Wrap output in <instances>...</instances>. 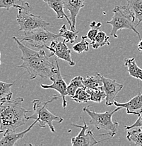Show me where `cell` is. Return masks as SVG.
Here are the masks:
<instances>
[{
    "instance_id": "cell-1",
    "label": "cell",
    "mask_w": 142,
    "mask_h": 146,
    "mask_svg": "<svg viewBox=\"0 0 142 146\" xmlns=\"http://www.w3.org/2000/svg\"><path fill=\"white\" fill-rule=\"evenodd\" d=\"M13 39L21 53L23 63L17 66L18 68H24L29 74L30 80H35L36 77L50 78L57 68L53 62L49 60L43 50L35 51L24 45L18 37L13 36Z\"/></svg>"
},
{
    "instance_id": "cell-2",
    "label": "cell",
    "mask_w": 142,
    "mask_h": 146,
    "mask_svg": "<svg viewBox=\"0 0 142 146\" xmlns=\"http://www.w3.org/2000/svg\"><path fill=\"white\" fill-rule=\"evenodd\" d=\"M24 100V98L19 97L0 103V133L15 131L29 120L27 113L30 111L22 106Z\"/></svg>"
},
{
    "instance_id": "cell-3",
    "label": "cell",
    "mask_w": 142,
    "mask_h": 146,
    "mask_svg": "<svg viewBox=\"0 0 142 146\" xmlns=\"http://www.w3.org/2000/svg\"><path fill=\"white\" fill-rule=\"evenodd\" d=\"M113 16L112 19L109 21H107V23L112 26L110 35L114 38L117 39V32L123 29L132 30L138 36L139 39H141L139 33L136 29L137 24H135L136 19L134 14L131 11L129 6H116L112 10Z\"/></svg>"
},
{
    "instance_id": "cell-4",
    "label": "cell",
    "mask_w": 142,
    "mask_h": 146,
    "mask_svg": "<svg viewBox=\"0 0 142 146\" xmlns=\"http://www.w3.org/2000/svg\"><path fill=\"white\" fill-rule=\"evenodd\" d=\"M60 98L57 95H54V96L50 100L46 102H42L38 99H34L33 101V114L30 116H28V119L38 120V125L40 128L46 127V125H48L50 131L53 133L55 132V129L52 124L53 121H57L58 123H62L64 121V119L61 117L57 116L52 113L47 108V105L52 103L55 100H58Z\"/></svg>"
},
{
    "instance_id": "cell-5",
    "label": "cell",
    "mask_w": 142,
    "mask_h": 146,
    "mask_svg": "<svg viewBox=\"0 0 142 146\" xmlns=\"http://www.w3.org/2000/svg\"><path fill=\"white\" fill-rule=\"evenodd\" d=\"M90 106H87L83 108V111L90 117V124L94 125L98 130H105L107 131L108 135L110 136V138H112L115 136L116 132L119 127V123L117 121H112V116L116 112L120 110V107H117V108L114 110L106 111L105 112L99 113L94 111L91 110L89 109Z\"/></svg>"
},
{
    "instance_id": "cell-6",
    "label": "cell",
    "mask_w": 142,
    "mask_h": 146,
    "mask_svg": "<svg viewBox=\"0 0 142 146\" xmlns=\"http://www.w3.org/2000/svg\"><path fill=\"white\" fill-rule=\"evenodd\" d=\"M17 14L18 24L19 25V31H24V33L42 27H46L50 25L49 23L42 19L38 15L33 14L30 12V9H19Z\"/></svg>"
},
{
    "instance_id": "cell-7",
    "label": "cell",
    "mask_w": 142,
    "mask_h": 146,
    "mask_svg": "<svg viewBox=\"0 0 142 146\" xmlns=\"http://www.w3.org/2000/svg\"><path fill=\"white\" fill-rule=\"evenodd\" d=\"M25 36L22 38L21 42H27L32 46L41 49V48L48 46L49 43L52 41L61 37L59 34H55L45 29V27L38 28L30 31L29 33H24Z\"/></svg>"
},
{
    "instance_id": "cell-8",
    "label": "cell",
    "mask_w": 142,
    "mask_h": 146,
    "mask_svg": "<svg viewBox=\"0 0 142 146\" xmlns=\"http://www.w3.org/2000/svg\"><path fill=\"white\" fill-rule=\"evenodd\" d=\"M55 62L57 68L55 70L54 73L52 74L51 77L49 78L53 82L52 84H42L40 86L42 89H54V90L57 91L60 94L61 98H62V107H63L64 109H65L67 106L66 96H68V94H67V86L68 85L67 84V83L64 80L62 74H61L60 68H59L57 58H55Z\"/></svg>"
},
{
    "instance_id": "cell-9",
    "label": "cell",
    "mask_w": 142,
    "mask_h": 146,
    "mask_svg": "<svg viewBox=\"0 0 142 146\" xmlns=\"http://www.w3.org/2000/svg\"><path fill=\"white\" fill-rule=\"evenodd\" d=\"M83 125H77V124H72L71 125L81 129V131L76 136L73 137L71 138V145L72 146H92L96 145L102 141L108 140V138L104 140H100L98 141L95 138L94 132L92 130L88 129V125L85 123L84 119L83 118Z\"/></svg>"
},
{
    "instance_id": "cell-10",
    "label": "cell",
    "mask_w": 142,
    "mask_h": 146,
    "mask_svg": "<svg viewBox=\"0 0 142 146\" xmlns=\"http://www.w3.org/2000/svg\"><path fill=\"white\" fill-rule=\"evenodd\" d=\"M66 39L63 41H58L57 39L52 41L50 45L47 46L46 48L50 51L48 57L55 56L57 58L62 59L69 63L71 66H74L76 63L72 60L71 56V51L67 46Z\"/></svg>"
},
{
    "instance_id": "cell-11",
    "label": "cell",
    "mask_w": 142,
    "mask_h": 146,
    "mask_svg": "<svg viewBox=\"0 0 142 146\" xmlns=\"http://www.w3.org/2000/svg\"><path fill=\"white\" fill-rule=\"evenodd\" d=\"M100 76L103 82V89L106 94L105 104L107 106H112V105H114V102L115 101V98L117 97V94L123 88V84L117 82L115 80L105 77L100 74Z\"/></svg>"
},
{
    "instance_id": "cell-12",
    "label": "cell",
    "mask_w": 142,
    "mask_h": 146,
    "mask_svg": "<svg viewBox=\"0 0 142 146\" xmlns=\"http://www.w3.org/2000/svg\"><path fill=\"white\" fill-rule=\"evenodd\" d=\"M38 124V120H35L34 122L28 129L21 132H15V131H7L4 132L2 138L0 139V146H13L16 145V142L22 139L25 135L30 131L33 126Z\"/></svg>"
},
{
    "instance_id": "cell-13",
    "label": "cell",
    "mask_w": 142,
    "mask_h": 146,
    "mask_svg": "<svg viewBox=\"0 0 142 146\" xmlns=\"http://www.w3.org/2000/svg\"><path fill=\"white\" fill-rule=\"evenodd\" d=\"M114 105L116 107L126 109L127 114H133L139 116L142 113V94L139 93L136 96L126 103H118L114 101Z\"/></svg>"
},
{
    "instance_id": "cell-14",
    "label": "cell",
    "mask_w": 142,
    "mask_h": 146,
    "mask_svg": "<svg viewBox=\"0 0 142 146\" xmlns=\"http://www.w3.org/2000/svg\"><path fill=\"white\" fill-rule=\"evenodd\" d=\"M85 0H62L64 7L70 13L69 18L72 23L71 30H76V18L81 9L85 7Z\"/></svg>"
},
{
    "instance_id": "cell-15",
    "label": "cell",
    "mask_w": 142,
    "mask_h": 146,
    "mask_svg": "<svg viewBox=\"0 0 142 146\" xmlns=\"http://www.w3.org/2000/svg\"><path fill=\"white\" fill-rule=\"evenodd\" d=\"M44 2H45L48 5L50 9H52L57 14V18L58 19H63L65 18L67 19V22H69L70 28L72 26V23L70 20V18L67 16V15L64 11V4L62 0H43Z\"/></svg>"
},
{
    "instance_id": "cell-16",
    "label": "cell",
    "mask_w": 142,
    "mask_h": 146,
    "mask_svg": "<svg viewBox=\"0 0 142 146\" xmlns=\"http://www.w3.org/2000/svg\"><path fill=\"white\" fill-rule=\"evenodd\" d=\"M83 84L85 89H103V82L98 72H96L95 75L84 77L83 79Z\"/></svg>"
},
{
    "instance_id": "cell-17",
    "label": "cell",
    "mask_w": 142,
    "mask_h": 146,
    "mask_svg": "<svg viewBox=\"0 0 142 146\" xmlns=\"http://www.w3.org/2000/svg\"><path fill=\"white\" fill-rule=\"evenodd\" d=\"M11 7L32 10L30 4L24 0H0V9H5L9 11Z\"/></svg>"
},
{
    "instance_id": "cell-18",
    "label": "cell",
    "mask_w": 142,
    "mask_h": 146,
    "mask_svg": "<svg viewBox=\"0 0 142 146\" xmlns=\"http://www.w3.org/2000/svg\"><path fill=\"white\" fill-rule=\"evenodd\" d=\"M125 65L127 68L128 72L131 77L142 81V68L137 65L134 58L125 59Z\"/></svg>"
},
{
    "instance_id": "cell-19",
    "label": "cell",
    "mask_w": 142,
    "mask_h": 146,
    "mask_svg": "<svg viewBox=\"0 0 142 146\" xmlns=\"http://www.w3.org/2000/svg\"><path fill=\"white\" fill-rule=\"evenodd\" d=\"M127 5L130 8L136 20H138V26L142 23V0H127Z\"/></svg>"
},
{
    "instance_id": "cell-20",
    "label": "cell",
    "mask_w": 142,
    "mask_h": 146,
    "mask_svg": "<svg viewBox=\"0 0 142 146\" xmlns=\"http://www.w3.org/2000/svg\"><path fill=\"white\" fill-rule=\"evenodd\" d=\"M126 138L135 145L142 146V127L133 128L127 130Z\"/></svg>"
},
{
    "instance_id": "cell-21",
    "label": "cell",
    "mask_w": 142,
    "mask_h": 146,
    "mask_svg": "<svg viewBox=\"0 0 142 146\" xmlns=\"http://www.w3.org/2000/svg\"><path fill=\"white\" fill-rule=\"evenodd\" d=\"M13 84L14 83H7L0 81V103L11 100L13 93L11 91V88Z\"/></svg>"
},
{
    "instance_id": "cell-22",
    "label": "cell",
    "mask_w": 142,
    "mask_h": 146,
    "mask_svg": "<svg viewBox=\"0 0 142 146\" xmlns=\"http://www.w3.org/2000/svg\"><path fill=\"white\" fill-rule=\"evenodd\" d=\"M109 39L110 37L107 35L105 32L99 31L97 36L95 37V39L91 42V45L94 49H97V48L104 46L105 45L109 46L110 44Z\"/></svg>"
},
{
    "instance_id": "cell-23",
    "label": "cell",
    "mask_w": 142,
    "mask_h": 146,
    "mask_svg": "<svg viewBox=\"0 0 142 146\" xmlns=\"http://www.w3.org/2000/svg\"><path fill=\"white\" fill-rule=\"evenodd\" d=\"M83 77H82L81 76H76L71 80L69 84L67 86V94L71 98L75 94L78 89L84 87L83 84Z\"/></svg>"
},
{
    "instance_id": "cell-24",
    "label": "cell",
    "mask_w": 142,
    "mask_h": 146,
    "mask_svg": "<svg viewBox=\"0 0 142 146\" xmlns=\"http://www.w3.org/2000/svg\"><path fill=\"white\" fill-rule=\"evenodd\" d=\"M59 34L60 35L61 37H63L64 39H66L67 42L73 44L77 39L79 31L68 30L66 25H63L59 30Z\"/></svg>"
},
{
    "instance_id": "cell-25",
    "label": "cell",
    "mask_w": 142,
    "mask_h": 146,
    "mask_svg": "<svg viewBox=\"0 0 142 146\" xmlns=\"http://www.w3.org/2000/svg\"><path fill=\"white\" fill-rule=\"evenodd\" d=\"M71 98L78 103H84L91 100V95L88 94L85 87H81L77 89Z\"/></svg>"
},
{
    "instance_id": "cell-26",
    "label": "cell",
    "mask_w": 142,
    "mask_h": 146,
    "mask_svg": "<svg viewBox=\"0 0 142 146\" xmlns=\"http://www.w3.org/2000/svg\"><path fill=\"white\" fill-rule=\"evenodd\" d=\"M88 94L91 95V100L95 103H100L106 98V94L103 89H86Z\"/></svg>"
},
{
    "instance_id": "cell-27",
    "label": "cell",
    "mask_w": 142,
    "mask_h": 146,
    "mask_svg": "<svg viewBox=\"0 0 142 146\" xmlns=\"http://www.w3.org/2000/svg\"><path fill=\"white\" fill-rule=\"evenodd\" d=\"M87 36H82L81 41L79 43L75 44L72 46V49L78 54H81V53L87 52L89 50L90 44L86 41Z\"/></svg>"
},
{
    "instance_id": "cell-28",
    "label": "cell",
    "mask_w": 142,
    "mask_h": 146,
    "mask_svg": "<svg viewBox=\"0 0 142 146\" xmlns=\"http://www.w3.org/2000/svg\"><path fill=\"white\" fill-rule=\"evenodd\" d=\"M102 26V23L100 22H96V21H93L90 24V29L89 31L87 33V38L89 39L91 41H93L95 39L96 36H97L98 33H99V30H100V27Z\"/></svg>"
},
{
    "instance_id": "cell-29",
    "label": "cell",
    "mask_w": 142,
    "mask_h": 146,
    "mask_svg": "<svg viewBox=\"0 0 142 146\" xmlns=\"http://www.w3.org/2000/svg\"><path fill=\"white\" fill-rule=\"evenodd\" d=\"M137 127H142V113L139 115V117L137 119V121L130 126H125V129L129 130V129H133V128Z\"/></svg>"
},
{
    "instance_id": "cell-30",
    "label": "cell",
    "mask_w": 142,
    "mask_h": 146,
    "mask_svg": "<svg viewBox=\"0 0 142 146\" xmlns=\"http://www.w3.org/2000/svg\"><path fill=\"white\" fill-rule=\"evenodd\" d=\"M138 49L140 52L142 53V39H140L139 43L138 44Z\"/></svg>"
},
{
    "instance_id": "cell-31",
    "label": "cell",
    "mask_w": 142,
    "mask_h": 146,
    "mask_svg": "<svg viewBox=\"0 0 142 146\" xmlns=\"http://www.w3.org/2000/svg\"><path fill=\"white\" fill-rule=\"evenodd\" d=\"M1 65V52H0V65Z\"/></svg>"
}]
</instances>
